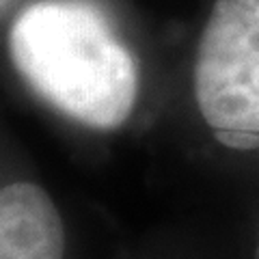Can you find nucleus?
<instances>
[{
  "mask_svg": "<svg viewBox=\"0 0 259 259\" xmlns=\"http://www.w3.org/2000/svg\"><path fill=\"white\" fill-rule=\"evenodd\" d=\"M15 69L48 104L93 130L125 123L139 93L134 56L95 7L44 0L9 32Z\"/></svg>",
  "mask_w": 259,
  "mask_h": 259,
  "instance_id": "1",
  "label": "nucleus"
},
{
  "mask_svg": "<svg viewBox=\"0 0 259 259\" xmlns=\"http://www.w3.org/2000/svg\"><path fill=\"white\" fill-rule=\"evenodd\" d=\"M194 100L214 130L259 134V0H216L194 59Z\"/></svg>",
  "mask_w": 259,
  "mask_h": 259,
  "instance_id": "2",
  "label": "nucleus"
},
{
  "mask_svg": "<svg viewBox=\"0 0 259 259\" xmlns=\"http://www.w3.org/2000/svg\"><path fill=\"white\" fill-rule=\"evenodd\" d=\"M63 221L41 186L7 184L0 192V259H63Z\"/></svg>",
  "mask_w": 259,
  "mask_h": 259,
  "instance_id": "3",
  "label": "nucleus"
},
{
  "mask_svg": "<svg viewBox=\"0 0 259 259\" xmlns=\"http://www.w3.org/2000/svg\"><path fill=\"white\" fill-rule=\"evenodd\" d=\"M214 139L229 149L253 151L259 149V134L255 132H233V130H214Z\"/></svg>",
  "mask_w": 259,
  "mask_h": 259,
  "instance_id": "4",
  "label": "nucleus"
},
{
  "mask_svg": "<svg viewBox=\"0 0 259 259\" xmlns=\"http://www.w3.org/2000/svg\"><path fill=\"white\" fill-rule=\"evenodd\" d=\"M255 259H259V246H257V253H255Z\"/></svg>",
  "mask_w": 259,
  "mask_h": 259,
  "instance_id": "5",
  "label": "nucleus"
}]
</instances>
